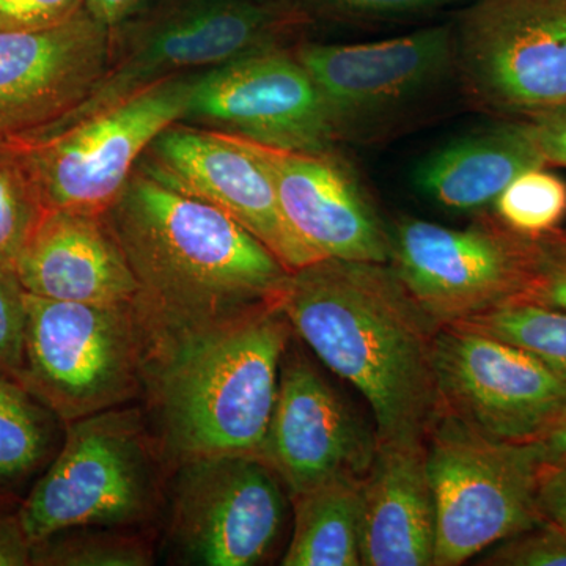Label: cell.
Masks as SVG:
<instances>
[{"mask_svg": "<svg viewBox=\"0 0 566 566\" xmlns=\"http://www.w3.org/2000/svg\"><path fill=\"white\" fill-rule=\"evenodd\" d=\"M293 333L374 412L376 441L424 442L441 415L439 326L389 263L324 259L292 271L281 296Z\"/></svg>", "mask_w": 566, "mask_h": 566, "instance_id": "1", "label": "cell"}, {"mask_svg": "<svg viewBox=\"0 0 566 566\" xmlns=\"http://www.w3.org/2000/svg\"><path fill=\"white\" fill-rule=\"evenodd\" d=\"M137 283L150 331L218 322L279 303L292 271L226 212L137 167L104 214Z\"/></svg>", "mask_w": 566, "mask_h": 566, "instance_id": "2", "label": "cell"}, {"mask_svg": "<svg viewBox=\"0 0 566 566\" xmlns=\"http://www.w3.org/2000/svg\"><path fill=\"white\" fill-rule=\"evenodd\" d=\"M147 379L163 452L177 460L259 455L292 324L281 301L218 322L150 331Z\"/></svg>", "mask_w": 566, "mask_h": 566, "instance_id": "3", "label": "cell"}, {"mask_svg": "<svg viewBox=\"0 0 566 566\" xmlns=\"http://www.w3.org/2000/svg\"><path fill=\"white\" fill-rule=\"evenodd\" d=\"M151 334L136 303L87 304L25 293L18 385L59 420L118 408L147 379Z\"/></svg>", "mask_w": 566, "mask_h": 566, "instance_id": "4", "label": "cell"}, {"mask_svg": "<svg viewBox=\"0 0 566 566\" xmlns=\"http://www.w3.org/2000/svg\"><path fill=\"white\" fill-rule=\"evenodd\" d=\"M161 453L134 408L66 423L61 452L21 502L32 545L65 528L148 520L161 497Z\"/></svg>", "mask_w": 566, "mask_h": 566, "instance_id": "5", "label": "cell"}, {"mask_svg": "<svg viewBox=\"0 0 566 566\" xmlns=\"http://www.w3.org/2000/svg\"><path fill=\"white\" fill-rule=\"evenodd\" d=\"M436 499L434 566H458L543 520L534 442H504L441 411L424 439Z\"/></svg>", "mask_w": 566, "mask_h": 566, "instance_id": "6", "label": "cell"}, {"mask_svg": "<svg viewBox=\"0 0 566 566\" xmlns=\"http://www.w3.org/2000/svg\"><path fill=\"white\" fill-rule=\"evenodd\" d=\"M297 22L300 17L292 10L264 0H180L126 33L115 32L102 81L80 107L48 132L91 117L170 77L281 48L283 36Z\"/></svg>", "mask_w": 566, "mask_h": 566, "instance_id": "7", "label": "cell"}, {"mask_svg": "<svg viewBox=\"0 0 566 566\" xmlns=\"http://www.w3.org/2000/svg\"><path fill=\"white\" fill-rule=\"evenodd\" d=\"M192 76L153 84L65 128L7 139L28 166L44 208L106 214L153 140L181 122Z\"/></svg>", "mask_w": 566, "mask_h": 566, "instance_id": "8", "label": "cell"}, {"mask_svg": "<svg viewBox=\"0 0 566 566\" xmlns=\"http://www.w3.org/2000/svg\"><path fill=\"white\" fill-rule=\"evenodd\" d=\"M465 87L512 122L566 107V0H480L458 41Z\"/></svg>", "mask_w": 566, "mask_h": 566, "instance_id": "9", "label": "cell"}, {"mask_svg": "<svg viewBox=\"0 0 566 566\" xmlns=\"http://www.w3.org/2000/svg\"><path fill=\"white\" fill-rule=\"evenodd\" d=\"M389 266L438 326L516 304L527 281V238L495 219L449 229L401 219L389 232Z\"/></svg>", "mask_w": 566, "mask_h": 566, "instance_id": "10", "label": "cell"}, {"mask_svg": "<svg viewBox=\"0 0 566 566\" xmlns=\"http://www.w3.org/2000/svg\"><path fill=\"white\" fill-rule=\"evenodd\" d=\"M441 411L504 442H536L566 416V379L535 354L463 326H439Z\"/></svg>", "mask_w": 566, "mask_h": 566, "instance_id": "11", "label": "cell"}, {"mask_svg": "<svg viewBox=\"0 0 566 566\" xmlns=\"http://www.w3.org/2000/svg\"><path fill=\"white\" fill-rule=\"evenodd\" d=\"M281 483L259 455L181 461L170 486V545L189 565L260 564L281 535Z\"/></svg>", "mask_w": 566, "mask_h": 566, "instance_id": "12", "label": "cell"}, {"mask_svg": "<svg viewBox=\"0 0 566 566\" xmlns=\"http://www.w3.org/2000/svg\"><path fill=\"white\" fill-rule=\"evenodd\" d=\"M181 123L292 151H329L337 140L314 81L282 48L193 74Z\"/></svg>", "mask_w": 566, "mask_h": 566, "instance_id": "13", "label": "cell"}, {"mask_svg": "<svg viewBox=\"0 0 566 566\" xmlns=\"http://www.w3.org/2000/svg\"><path fill=\"white\" fill-rule=\"evenodd\" d=\"M137 167L226 212L290 271L318 262L283 218L270 174L240 137L178 122L153 140Z\"/></svg>", "mask_w": 566, "mask_h": 566, "instance_id": "14", "label": "cell"}, {"mask_svg": "<svg viewBox=\"0 0 566 566\" xmlns=\"http://www.w3.org/2000/svg\"><path fill=\"white\" fill-rule=\"evenodd\" d=\"M114 32L84 9L39 31H0V140L36 136L91 96Z\"/></svg>", "mask_w": 566, "mask_h": 566, "instance_id": "15", "label": "cell"}, {"mask_svg": "<svg viewBox=\"0 0 566 566\" xmlns=\"http://www.w3.org/2000/svg\"><path fill=\"white\" fill-rule=\"evenodd\" d=\"M376 446V434L314 364L286 348L259 457L271 465L290 495L340 476L364 479L374 463Z\"/></svg>", "mask_w": 566, "mask_h": 566, "instance_id": "16", "label": "cell"}, {"mask_svg": "<svg viewBox=\"0 0 566 566\" xmlns=\"http://www.w3.org/2000/svg\"><path fill=\"white\" fill-rule=\"evenodd\" d=\"M294 57L318 88L338 139L444 80L453 39L449 28L438 25L376 43H307Z\"/></svg>", "mask_w": 566, "mask_h": 566, "instance_id": "17", "label": "cell"}, {"mask_svg": "<svg viewBox=\"0 0 566 566\" xmlns=\"http://www.w3.org/2000/svg\"><path fill=\"white\" fill-rule=\"evenodd\" d=\"M243 140L270 174L283 218L316 259L389 262V232L348 167L329 151Z\"/></svg>", "mask_w": 566, "mask_h": 566, "instance_id": "18", "label": "cell"}, {"mask_svg": "<svg viewBox=\"0 0 566 566\" xmlns=\"http://www.w3.org/2000/svg\"><path fill=\"white\" fill-rule=\"evenodd\" d=\"M13 273L25 293L69 303H134L139 283L104 216L46 210Z\"/></svg>", "mask_w": 566, "mask_h": 566, "instance_id": "19", "label": "cell"}, {"mask_svg": "<svg viewBox=\"0 0 566 566\" xmlns=\"http://www.w3.org/2000/svg\"><path fill=\"white\" fill-rule=\"evenodd\" d=\"M436 531L424 442H378L363 483L360 562L434 566Z\"/></svg>", "mask_w": 566, "mask_h": 566, "instance_id": "20", "label": "cell"}, {"mask_svg": "<svg viewBox=\"0 0 566 566\" xmlns=\"http://www.w3.org/2000/svg\"><path fill=\"white\" fill-rule=\"evenodd\" d=\"M547 167L526 122H506L439 148L417 166L419 191L452 211L494 203L517 175Z\"/></svg>", "mask_w": 566, "mask_h": 566, "instance_id": "21", "label": "cell"}, {"mask_svg": "<svg viewBox=\"0 0 566 566\" xmlns=\"http://www.w3.org/2000/svg\"><path fill=\"white\" fill-rule=\"evenodd\" d=\"M364 479L340 476L290 495L292 542L283 566H359Z\"/></svg>", "mask_w": 566, "mask_h": 566, "instance_id": "22", "label": "cell"}, {"mask_svg": "<svg viewBox=\"0 0 566 566\" xmlns=\"http://www.w3.org/2000/svg\"><path fill=\"white\" fill-rule=\"evenodd\" d=\"M54 417L24 387L0 378V494L10 495L46 461Z\"/></svg>", "mask_w": 566, "mask_h": 566, "instance_id": "23", "label": "cell"}, {"mask_svg": "<svg viewBox=\"0 0 566 566\" xmlns=\"http://www.w3.org/2000/svg\"><path fill=\"white\" fill-rule=\"evenodd\" d=\"M128 527H71L32 545L36 566H147L153 547L147 536Z\"/></svg>", "mask_w": 566, "mask_h": 566, "instance_id": "24", "label": "cell"}, {"mask_svg": "<svg viewBox=\"0 0 566 566\" xmlns=\"http://www.w3.org/2000/svg\"><path fill=\"white\" fill-rule=\"evenodd\" d=\"M455 326L469 327L521 346L566 379V312L512 304Z\"/></svg>", "mask_w": 566, "mask_h": 566, "instance_id": "25", "label": "cell"}, {"mask_svg": "<svg viewBox=\"0 0 566 566\" xmlns=\"http://www.w3.org/2000/svg\"><path fill=\"white\" fill-rule=\"evenodd\" d=\"M493 205L497 221L513 233L542 237L566 219V181L545 166L534 167L517 175Z\"/></svg>", "mask_w": 566, "mask_h": 566, "instance_id": "26", "label": "cell"}, {"mask_svg": "<svg viewBox=\"0 0 566 566\" xmlns=\"http://www.w3.org/2000/svg\"><path fill=\"white\" fill-rule=\"evenodd\" d=\"M46 211L28 166L9 140H0V270L13 271Z\"/></svg>", "mask_w": 566, "mask_h": 566, "instance_id": "27", "label": "cell"}, {"mask_svg": "<svg viewBox=\"0 0 566 566\" xmlns=\"http://www.w3.org/2000/svg\"><path fill=\"white\" fill-rule=\"evenodd\" d=\"M526 286L516 304L566 312V229L527 238Z\"/></svg>", "mask_w": 566, "mask_h": 566, "instance_id": "28", "label": "cell"}, {"mask_svg": "<svg viewBox=\"0 0 566 566\" xmlns=\"http://www.w3.org/2000/svg\"><path fill=\"white\" fill-rule=\"evenodd\" d=\"M480 565L566 566V535L549 521L542 520L491 546Z\"/></svg>", "mask_w": 566, "mask_h": 566, "instance_id": "29", "label": "cell"}, {"mask_svg": "<svg viewBox=\"0 0 566 566\" xmlns=\"http://www.w3.org/2000/svg\"><path fill=\"white\" fill-rule=\"evenodd\" d=\"M25 292L13 271L0 270V378L18 382L24 354Z\"/></svg>", "mask_w": 566, "mask_h": 566, "instance_id": "30", "label": "cell"}, {"mask_svg": "<svg viewBox=\"0 0 566 566\" xmlns=\"http://www.w3.org/2000/svg\"><path fill=\"white\" fill-rule=\"evenodd\" d=\"M84 0H0V31H39L70 20Z\"/></svg>", "mask_w": 566, "mask_h": 566, "instance_id": "31", "label": "cell"}, {"mask_svg": "<svg viewBox=\"0 0 566 566\" xmlns=\"http://www.w3.org/2000/svg\"><path fill=\"white\" fill-rule=\"evenodd\" d=\"M21 502L0 494V566L32 565V542L21 520Z\"/></svg>", "mask_w": 566, "mask_h": 566, "instance_id": "32", "label": "cell"}, {"mask_svg": "<svg viewBox=\"0 0 566 566\" xmlns=\"http://www.w3.org/2000/svg\"><path fill=\"white\" fill-rule=\"evenodd\" d=\"M536 505L543 520L566 535V464H543L536 488Z\"/></svg>", "mask_w": 566, "mask_h": 566, "instance_id": "33", "label": "cell"}, {"mask_svg": "<svg viewBox=\"0 0 566 566\" xmlns=\"http://www.w3.org/2000/svg\"><path fill=\"white\" fill-rule=\"evenodd\" d=\"M526 123L547 166L566 167V107Z\"/></svg>", "mask_w": 566, "mask_h": 566, "instance_id": "34", "label": "cell"}, {"mask_svg": "<svg viewBox=\"0 0 566 566\" xmlns=\"http://www.w3.org/2000/svg\"><path fill=\"white\" fill-rule=\"evenodd\" d=\"M334 9L359 14H400L439 9L458 0H323Z\"/></svg>", "mask_w": 566, "mask_h": 566, "instance_id": "35", "label": "cell"}, {"mask_svg": "<svg viewBox=\"0 0 566 566\" xmlns=\"http://www.w3.org/2000/svg\"><path fill=\"white\" fill-rule=\"evenodd\" d=\"M140 3L142 0H84L85 10L114 33L125 25Z\"/></svg>", "mask_w": 566, "mask_h": 566, "instance_id": "36", "label": "cell"}, {"mask_svg": "<svg viewBox=\"0 0 566 566\" xmlns=\"http://www.w3.org/2000/svg\"><path fill=\"white\" fill-rule=\"evenodd\" d=\"M538 450L543 464L565 465L566 464V416L547 431L542 439L534 442Z\"/></svg>", "mask_w": 566, "mask_h": 566, "instance_id": "37", "label": "cell"}]
</instances>
